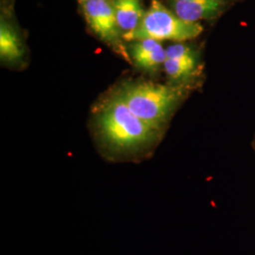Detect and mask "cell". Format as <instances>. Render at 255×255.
I'll use <instances>...</instances> for the list:
<instances>
[{
    "mask_svg": "<svg viewBox=\"0 0 255 255\" xmlns=\"http://www.w3.org/2000/svg\"><path fill=\"white\" fill-rule=\"evenodd\" d=\"M97 125L101 146L115 158L141 156L148 152L159 138V131L137 118L119 93L104 105Z\"/></svg>",
    "mask_w": 255,
    "mask_h": 255,
    "instance_id": "6da1fadb",
    "label": "cell"
},
{
    "mask_svg": "<svg viewBox=\"0 0 255 255\" xmlns=\"http://www.w3.org/2000/svg\"><path fill=\"white\" fill-rule=\"evenodd\" d=\"M119 93L137 118L159 132L183 95L179 86L145 82L126 85Z\"/></svg>",
    "mask_w": 255,
    "mask_h": 255,
    "instance_id": "7a4b0ae2",
    "label": "cell"
},
{
    "mask_svg": "<svg viewBox=\"0 0 255 255\" xmlns=\"http://www.w3.org/2000/svg\"><path fill=\"white\" fill-rule=\"evenodd\" d=\"M202 31L203 27L199 22L182 20L160 1L153 0L136 29L123 40L133 42L153 39L159 42L164 40L184 42L197 38Z\"/></svg>",
    "mask_w": 255,
    "mask_h": 255,
    "instance_id": "3957f363",
    "label": "cell"
},
{
    "mask_svg": "<svg viewBox=\"0 0 255 255\" xmlns=\"http://www.w3.org/2000/svg\"><path fill=\"white\" fill-rule=\"evenodd\" d=\"M82 9L89 26L97 35L127 58L113 4L107 0H84Z\"/></svg>",
    "mask_w": 255,
    "mask_h": 255,
    "instance_id": "277c9868",
    "label": "cell"
},
{
    "mask_svg": "<svg viewBox=\"0 0 255 255\" xmlns=\"http://www.w3.org/2000/svg\"><path fill=\"white\" fill-rule=\"evenodd\" d=\"M165 51L164 69L171 82L177 84L187 82L198 72L199 56L191 46L178 43L167 46Z\"/></svg>",
    "mask_w": 255,
    "mask_h": 255,
    "instance_id": "5b68a950",
    "label": "cell"
},
{
    "mask_svg": "<svg viewBox=\"0 0 255 255\" xmlns=\"http://www.w3.org/2000/svg\"><path fill=\"white\" fill-rule=\"evenodd\" d=\"M174 12L182 20L199 22L217 17L223 10L225 0H169Z\"/></svg>",
    "mask_w": 255,
    "mask_h": 255,
    "instance_id": "8992f818",
    "label": "cell"
},
{
    "mask_svg": "<svg viewBox=\"0 0 255 255\" xmlns=\"http://www.w3.org/2000/svg\"><path fill=\"white\" fill-rule=\"evenodd\" d=\"M130 55L134 64L141 69L156 72L164 66L166 51L159 41L143 39L133 41L130 46Z\"/></svg>",
    "mask_w": 255,
    "mask_h": 255,
    "instance_id": "52a82bcc",
    "label": "cell"
},
{
    "mask_svg": "<svg viewBox=\"0 0 255 255\" xmlns=\"http://www.w3.org/2000/svg\"><path fill=\"white\" fill-rule=\"evenodd\" d=\"M113 7L123 39L136 29L145 11L139 0H114Z\"/></svg>",
    "mask_w": 255,
    "mask_h": 255,
    "instance_id": "ba28073f",
    "label": "cell"
},
{
    "mask_svg": "<svg viewBox=\"0 0 255 255\" xmlns=\"http://www.w3.org/2000/svg\"><path fill=\"white\" fill-rule=\"evenodd\" d=\"M24 56V48L14 29L5 21L0 24V57L2 61L15 63Z\"/></svg>",
    "mask_w": 255,
    "mask_h": 255,
    "instance_id": "9c48e42d",
    "label": "cell"
},
{
    "mask_svg": "<svg viewBox=\"0 0 255 255\" xmlns=\"http://www.w3.org/2000/svg\"></svg>",
    "mask_w": 255,
    "mask_h": 255,
    "instance_id": "30bf717a",
    "label": "cell"
},
{
    "mask_svg": "<svg viewBox=\"0 0 255 255\" xmlns=\"http://www.w3.org/2000/svg\"><path fill=\"white\" fill-rule=\"evenodd\" d=\"M82 1H84V0H82Z\"/></svg>",
    "mask_w": 255,
    "mask_h": 255,
    "instance_id": "8fae6325",
    "label": "cell"
}]
</instances>
